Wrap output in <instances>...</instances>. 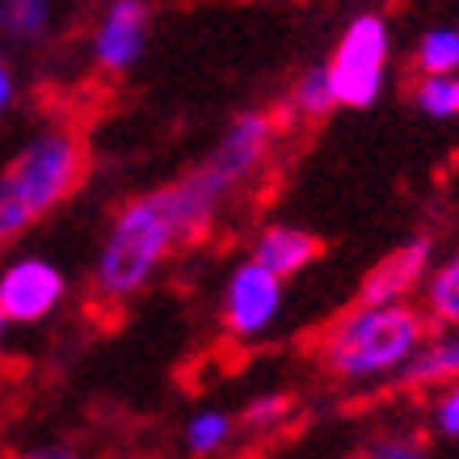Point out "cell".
Here are the masks:
<instances>
[{
    "mask_svg": "<svg viewBox=\"0 0 459 459\" xmlns=\"http://www.w3.org/2000/svg\"><path fill=\"white\" fill-rule=\"evenodd\" d=\"M421 312L430 320V329H459V249L426 274Z\"/></svg>",
    "mask_w": 459,
    "mask_h": 459,
    "instance_id": "obj_13",
    "label": "cell"
},
{
    "mask_svg": "<svg viewBox=\"0 0 459 459\" xmlns=\"http://www.w3.org/2000/svg\"><path fill=\"white\" fill-rule=\"evenodd\" d=\"M4 325H9V320H4V312H0V346H4Z\"/></svg>",
    "mask_w": 459,
    "mask_h": 459,
    "instance_id": "obj_24",
    "label": "cell"
},
{
    "mask_svg": "<svg viewBox=\"0 0 459 459\" xmlns=\"http://www.w3.org/2000/svg\"><path fill=\"white\" fill-rule=\"evenodd\" d=\"M291 110L304 114V118H325V114L337 110V98H333V84H329V72L325 64L307 68L291 89Z\"/></svg>",
    "mask_w": 459,
    "mask_h": 459,
    "instance_id": "obj_17",
    "label": "cell"
},
{
    "mask_svg": "<svg viewBox=\"0 0 459 459\" xmlns=\"http://www.w3.org/2000/svg\"><path fill=\"white\" fill-rule=\"evenodd\" d=\"M434 270V240L413 237L388 257H379L359 287V304H404L421 291L426 274Z\"/></svg>",
    "mask_w": 459,
    "mask_h": 459,
    "instance_id": "obj_9",
    "label": "cell"
},
{
    "mask_svg": "<svg viewBox=\"0 0 459 459\" xmlns=\"http://www.w3.org/2000/svg\"><path fill=\"white\" fill-rule=\"evenodd\" d=\"M287 413H291V396H257L245 409V426L249 430H274Z\"/></svg>",
    "mask_w": 459,
    "mask_h": 459,
    "instance_id": "obj_21",
    "label": "cell"
},
{
    "mask_svg": "<svg viewBox=\"0 0 459 459\" xmlns=\"http://www.w3.org/2000/svg\"><path fill=\"white\" fill-rule=\"evenodd\" d=\"M59 0H0V42L34 47L56 26Z\"/></svg>",
    "mask_w": 459,
    "mask_h": 459,
    "instance_id": "obj_14",
    "label": "cell"
},
{
    "mask_svg": "<svg viewBox=\"0 0 459 459\" xmlns=\"http://www.w3.org/2000/svg\"><path fill=\"white\" fill-rule=\"evenodd\" d=\"M148 30H152L148 0H114L93 30V64L110 76L131 72L148 51Z\"/></svg>",
    "mask_w": 459,
    "mask_h": 459,
    "instance_id": "obj_8",
    "label": "cell"
},
{
    "mask_svg": "<svg viewBox=\"0 0 459 459\" xmlns=\"http://www.w3.org/2000/svg\"><path fill=\"white\" fill-rule=\"evenodd\" d=\"M320 257V237L307 232V228H295V223H274V228H262L257 240H253L249 262L265 265L270 274H279L282 282L295 279L299 270Z\"/></svg>",
    "mask_w": 459,
    "mask_h": 459,
    "instance_id": "obj_11",
    "label": "cell"
},
{
    "mask_svg": "<svg viewBox=\"0 0 459 459\" xmlns=\"http://www.w3.org/2000/svg\"><path fill=\"white\" fill-rule=\"evenodd\" d=\"M274 140H279V118L270 110H245L240 118L228 123V131H223L220 143L211 148L207 160L198 165V173L228 198L237 186H245V181L270 160Z\"/></svg>",
    "mask_w": 459,
    "mask_h": 459,
    "instance_id": "obj_5",
    "label": "cell"
},
{
    "mask_svg": "<svg viewBox=\"0 0 459 459\" xmlns=\"http://www.w3.org/2000/svg\"><path fill=\"white\" fill-rule=\"evenodd\" d=\"M64 295H68L64 270L39 253L0 265V312L9 325H39L64 304Z\"/></svg>",
    "mask_w": 459,
    "mask_h": 459,
    "instance_id": "obj_6",
    "label": "cell"
},
{
    "mask_svg": "<svg viewBox=\"0 0 459 459\" xmlns=\"http://www.w3.org/2000/svg\"><path fill=\"white\" fill-rule=\"evenodd\" d=\"M430 333V320L413 299L404 304L354 299V307H346L312 337V354L337 384H376L396 376Z\"/></svg>",
    "mask_w": 459,
    "mask_h": 459,
    "instance_id": "obj_1",
    "label": "cell"
},
{
    "mask_svg": "<svg viewBox=\"0 0 459 459\" xmlns=\"http://www.w3.org/2000/svg\"><path fill=\"white\" fill-rule=\"evenodd\" d=\"M89 152L76 126H47L0 169V245L68 203L84 181Z\"/></svg>",
    "mask_w": 459,
    "mask_h": 459,
    "instance_id": "obj_2",
    "label": "cell"
},
{
    "mask_svg": "<svg viewBox=\"0 0 459 459\" xmlns=\"http://www.w3.org/2000/svg\"><path fill=\"white\" fill-rule=\"evenodd\" d=\"M404 388H438L459 379V329H438L418 346V354L396 371Z\"/></svg>",
    "mask_w": 459,
    "mask_h": 459,
    "instance_id": "obj_12",
    "label": "cell"
},
{
    "mask_svg": "<svg viewBox=\"0 0 459 459\" xmlns=\"http://www.w3.org/2000/svg\"><path fill=\"white\" fill-rule=\"evenodd\" d=\"M152 195H156V203H160V211H165L178 245H195V240L207 237L215 215H220L223 203H228L198 169H190V173L181 181H173V186H156Z\"/></svg>",
    "mask_w": 459,
    "mask_h": 459,
    "instance_id": "obj_10",
    "label": "cell"
},
{
    "mask_svg": "<svg viewBox=\"0 0 459 459\" xmlns=\"http://www.w3.org/2000/svg\"><path fill=\"white\" fill-rule=\"evenodd\" d=\"M455 101H459V72H455Z\"/></svg>",
    "mask_w": 459,
    "mask_h": 459,
    "instance_id": "obj_25",
    "label": "cell"
},
{
    "mask_svg": "<svg viewBox=\"0 0 459 459\" xmlns=\"http://www.w3.org/2000/svg\"><path fill=\"white\" fill-rule=\"evenodd\" d=\"M282 312V279L257 262H240L223 291V325L237 342L262 337Z\"/></svg>",
    "mask_w": 459,
    "mask_h": 459,
    "instance_id": "obj_7",
    "label": "cell"
},
{
    "mask_svg": "<svg viewBox=\"0 0 459 459\" xmlns=\"http://www.w3.org/2000/svg\"><path fill=\"white\" fill-rule=\"evenodd\" d=\"M413 106L426 118H459V101H455V76H418L413 84Z\"/></svg>",
    "mask_w": 459,
    "mask_h": 459,
    "instance_id": "obj_18",
    "label": "cell"
},
{
    "mask_svg": "<svg viewBox=\"0 0 459 459\" xmlns=\"http://www.w3.org/2000/svg\"><path fill=\"white\" fill-rule=\"evenodd\" d=\"M9 459H84V455L68 443H42V446H26V451H17Z\"/></svg>",
    "mask_w": 459,
    "mask_h": 459,
    "instance_id": "obj_22",
    "label": "cell"
},
{
    "mask_svg": "<svg viewBox=\"0 0 459 459\" xmlns=\"http://www.w3.org/2000/svg\"><path fill=\"white\" fill-rule=\"evenodd\" d=\"M418 76H455L459 72V26H434L418 39L413 51Z\"/></svg>",
    "mask_w": 459,
    "mask_h": 459,
    "instance_id": "obj_15",
    "label": "cell"
},
{
    "mask_svg": "<svg viewBox=\"0 0 459 459\" xmlns=\"http://www.w3.org/2000/svg\"><path fill=\"white\" fill-rule=\"evenodd\" d=\"M173 245H178V237H173L152 190L123 203L118 215L110 220L98 262H93V295L101 304H123L131 295H140L156 270L165 265Z\"/></svg>",
    "mask_w": 459,
    "mask_h": 459,
    "instance_id": "obj_3",
    "label": "cell"
},
{
    "mask_svg": "<svg viewBox=\"0 0 459 459\" xmlns=\"http://www.w3.org/2000/svg\"><path fill=\"white\" fill-rule=\"evenodd\" d=\"M359 459H430L426 446L418 438H404V434H379L359 451Z\"/></svg>",
    "mask_w": 459,
    "mask_h": 459,
    "instance_id": "obj_20",
    "label": "cell"
},
{
    "mask_svg": "<svg viewBox=\"0 0 459 459\" xmlns=\"http://www.w3.org/2000/svg\"><path fill=\"white\" fill-rule=\"evenodd\" d=\"M430 426L438 438L459 443V379L438 384V396H434V404H430Z\"/></svg>",
    "mask_w": 459,
    "mask_h": 459,
    "instance_id": "obj_19",
    "label": "cell"
},
{
    "mask_svg": "<svg viewBox=\"0 0 459 459\" xmlns=\"http://www.w3.org/2000/svg\"><path fill=\"white\" fill-rule=\"evenodd\" d=\"M388 56H392V30L379 13H362L342 30V42L333 56L325 59L329 84H333L337 106L346 110H367L376 106L388 81Z\"/></svg>",
    "mask_w": 459,
    "mask_h": 459,
    "instance_id": "obj_4",
    "label": "cell"
},
{
    "mask_svg": "<svg viewBox=\"0 0 459 459\" xmlns=\"http://www.w3.org/2000/svg\"><path fill=\"white\" fill-rule=\"evenodd\" d=\"M232 434H237V421L228 418L223 409H203V413H195V418L186 421V451L207 459L232 443Z\"/></svg>",
    "mask_w": 459,
    "mask_h": 459,
    "instance_id": "obj_16",
    "label": "cell"
},
{
    "mask_svg": "<svg viewBox=\"0 0 459 459\" xmlns=\"http://www.w3.org/2000/svg\"><path fill=\"white\" fill-rule=\"evenodd\" d=\"M13 98H17V81H13V72H9V64L0 59V114L13 106Z\"/></svg>",
    "mask_w": 459,
    "mask_h": 459,
    "instance_id": "obj_23",
    "label": "cell"
}]
</instances>
